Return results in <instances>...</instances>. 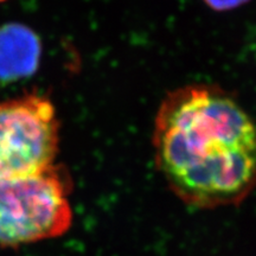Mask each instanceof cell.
Segmentation results:
<instances>
[{
    "instance_id": "cell-1",
    "label": "cell",
    "mask_w": 256,
    "mask_h": 256,
    "mask_svg": "<svg viewBox=\"0 0 256 256\" xmlns=\"http://www.w3.org/2000/svg\"><path fill=\"white\" fill-rule=\"evenodd\" d=\"M152 146L156 168L188 206H236L256 188V122L217 86L170 92L156 110Z\"/></svg>"
},
{
    "instance_id": "cell-2",
    "label": "cell",
    "mask_w": 256,
    "mask_h": 256,
    "mask_svg": "<svg viewBox=\"0 0 256 256\" xmlns=\"http://www.w3.org/2000/svg\"><path fill=\"white\" fill-rule=\"evenodd\" d=\"M69 194V179L56 165L0 180V246L17 247L64 235L74 220Z\"/></svg>"
},
{
    "instance_id": "cell-3",
    "label": "cell",
    "mask_w": 256,
    "mask_h": 256,
    "mask_svg": "<svg viewBox=\"0 0 256 256\" xmlns=\"http://www.w3.org/2000/svg\"><path fill=\"white\" fill-rule=\"evenodd\" d=\"M60 122L46 96L28 94L0 101V180L55 165Z\"/></svg>"
},
{
    "instance_id": "cell-4",
    "label": "cell",
    "mask_w": 256,
    "mask_h": 256,
    "mask_svg": "<svg viewBox=\"0 0 256 256\" xmlns=\"http://www.w3.org/2000/svg\"><path fill=\"white\" fill-rule=\"evenodd\" d=\"M40 38L22 24L0 28V82H14L36 72L40 60Z\"/></svg>"
},
{
    "instance_id": "cell-5",
    "label": "cell",
    "mask_w": 256,
    "mask_h": 256,
    "mask_svg": "<svg viewBox=\"0 0 256 256\" xmlns=\"http://www.w3.org/2000/svg\"><path fill=\"white\" fill-rule=\"evenodd\" d=\"M208 8L216 12H228L242 8L250 0H202Z\"/></svg>"
},
{
    "instance_id": "cell-6",
    "label": "cell",
    "mask_w": 256,
    "mask_h": 256,
    "mask_svg": "<svg viewBox=\"0 0 256 256\" xmlns=\"http://www.w3.org/2000/svg\"><path fill=\"white\" fill-rule=\"evenodd\" d=\"M6 2V0H0V4H2V2Z\"/></svg>"
}]
</instances>
